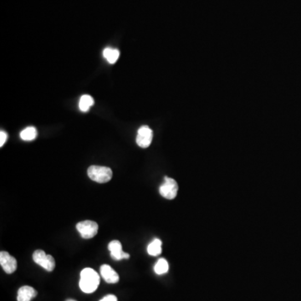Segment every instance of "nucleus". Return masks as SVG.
Segmentation results:
<instances>
[{"label":"nucleus","instance_id":"4468645a","mask_svg":"<svg viewBox=\"0 0 301 301\" xmlns=\"http://www.w3.org/2000/svg\"><path fill=\"white\" fill-rule=\"evenodd\" d=\"M104 57L110 64H115L117 62L120 56V51L118 49L106 48L103 51Z\"/></svg>","mask_w":301,"mask_h":301},{"label":"nucleus","instance_id":"1a4fd4ad","mask_svg":"<svg viewBox=\"0 0 301 301\" xmlns=\"http://www.w3.org/2000/svg\"><path fill=\"white\" fill-rule=\"evenodd\" d=\"M100 274L105 281L108 284H116L119 281V274L108 264L100 266Z\"/></svg>","mask_w":301,"mask_h":301},{"label":"nucleus","instance_id":"423d86ee","mask_svg":"<svg viewBox=\"0 0 301 301\" xmlns=\"http://www.w3.org/2000/svg\"><path fill=\"white\" fill-rule=\"evenodd\" d=\"M153 131L147 126H142L139 128L136 136V144L141 148H147L152 141Z\"/></svg>","mask_w":301,"mask_h":301},{"label":"nucleus","instance_id":"6e6552de","mask_svg":"<svg viewBox=\"0 0 301 301\" xmlns=\"http://www.w3.org/2000/svg\"><path fill=\"white\" fill-rule=\"evenodd\" d=\"M108 250L111 252V257L114 260H122L130 258V255L122 250V245L118 240L111 241L108 244Z\"/></svg>","mask_w":301,"mask_h":301},{"label":"nucleus","instance_id":"f03ea898","mask_svg":"<svg viewBox=\"0 0 301 301\" xmlns=\"http://www.w3.org/2000/svg\"><path fill=\"white\" fill-rule=\"evenodd\" d=\"M87 173L90 179L98 183H106L112 178V170L102 166H90Z\"/></svg>","mask_w":301,"mask_h":301},{"label":"nucleus","instance_id":"f257e3e1","mask_svg":"<svg viewBox=\"0 0 301 301\" xmlns=\"http://www.w3.org/2000/svg\"><path fill=\"white\" fill-rule=\"evenodd\" d=\"M100 285V276L93 269L86 268L81 272L80 288L84 293L91 294Z\"/></svg>","mask_w":301,"mask_h":301},{"label":"nucleus","instance_id":"9d476101","mask_svg":"<svg viewBox=\"0 0 301 301\" xmlns=\"http://www.w3.org/2000/svg\"><path fill=\"white\" fill-rule=\"evenodd\" d=\"M37 291L31 286H23L19 289L17 296L18 301H31L32 299L37 296Z\"/></svg>","mask_w":301,"mask_h":301},{"label":"nucleus","instance_id":"dca6fc26","mask_svg":"<svg viewBox=\"0 0 301 301\" xmlns=\"http://www.w3.org/2000/svg\"><path fill=\"white\" fill-rule=\"evenodd\" d=\"M7 139H8L7 133L5 131H3V130H1L0 131V147H3L6 141H7Z\"/></svg>","mask_w":301,"mask_h":301},{"label":"nucleus","instance_id":"ddd939ff","mask_svg":"<svg viewBox=\"0 0 301 301\" xmlns=\"http://www.w3.org/2000/svg\"><path fill=\"white\" fill-rule=\"evenodd\" d=\"M162 241L160 239H156L150 243L147 246V253L152 256H158L162 253Z\"/></svg>","mask_w":301,"mask_h":301},{"label":"nucleus","instance_id":"9b49d317","mask_svg":"<svg viewBox=\"0 0 301 301\" xmlns=\"http://www.w3.org/2000/svg\"><path fill=\"white\" fill-rule=\"evenodd\" d=\"M94 105V99L89 95H83L80 99L79 108L83 112H87Z\"/></svg>","mask_w":301,"mask_h":301},{"label":"nucleus","instance_id":"f8f14e48","mask_svg":"<svg viewBox=\"0 0 301 301\" xmlns=\"http://www.w3.org/2000/svg\"><path fill=\"white\" fill-rule=\"evenodd\" d=\"M37 136H38V132H37L36 128L34 127L25 128V130H22L20 132V137L24 141H33L37 137Z\"/></svg>","mask_w":301,"mask_h":301},{"label":"nucleus","instance_id":"0eeeda50","mask_svg":"<svg viewBox=\"0 0 301 301\" xmlns=\"http://www.w3.org/2000/svg\"><path fill=\"white\" fill-rule=\"evenodd\" d=\"M0 264L7 274H13L17 269V260L8 252L2 251L0 253Z\"/></svg>","mask_w":301,"mask_h":301},{"label":"nucleus","instance_id":"7ed1b4c3","mask_svg":"<svg viewBox=\"0 0 301 301\" xmlns=\"http://www.w3.org/2000/svg\"><path fill=\"white\" fill-rule=\"evenodd\" d=\"M33 260L48 272H51L55 268V260L50 255H46L43 250H36L33 254Z\"/></svg>","mask_w":301,"mask_h":301},{"label":"nucleus","instance_id":"20e7f679","mask_svg":"<svg viewBox=\"0 0 301 301\" xmlns=\"http://www.w3.org/2000/svg\"><path fill=\"white\" fill-rule=\"evenodd\" d=\"M98 226L96 222L91 220H86L78 222L76 225V229L81 233V236L83 239H90L95 237L98 233Z\"/></svg>","mask_w":301,"mask_h":301},{"label":"nucleus","instance_id":"39448f33","mask_svg":"<svg viewBox=\"0 0 301 301\" xmlns=\"http://www.w3.org/2000/svg\"><path fill=\"white\" fill-rule=\"evenodd\" d=\"M178 192V185L173 178L166 176L164 182L159 187V193L163 198L172 200L176 198Z\"/></svg>","mask_w":301,"mask_h":301},{"label":"nucleus","instance_id":"f3484780","mask_svg":"<svg viewBox=\"0 0 301 301\" xmlns=\"http://www.w3.org/2000/svg\"><path fill=\"white\" fill-rule=\"evenodd\" d=\"M100 301H117V296L114 295H108L105 296L104 298L101 299Z\"/></svg>","mask_w":301,"mask_h":301},{"label":"nucleus","instance_id":"a211bd4d","mask_svg":"<svg viewBox=\"0 0 301 301\" xmlns=\"http://www.w3.org/2000/svg\"><path fill=\"white\" fill-rule=\"evenodd\" d=\"M74 301V300H67V301Z\"/></svg>","mask_w":301,"mask_h":301},{"label":"nucleus","instance_id":"2eb2a0df","mask_svg":"<svg viewBox=\"0 0 301 301\" xmlns=\"http://www.w3.org/2000/svg\"><path fill=\"white\" fill-rule=\"evenodd\" d=\"M169 269V263L165 258H160L154 266V271L157 274H164L168 273Z\"/></svg>","mask_w":301,"mask_h":301}]
</instances>
